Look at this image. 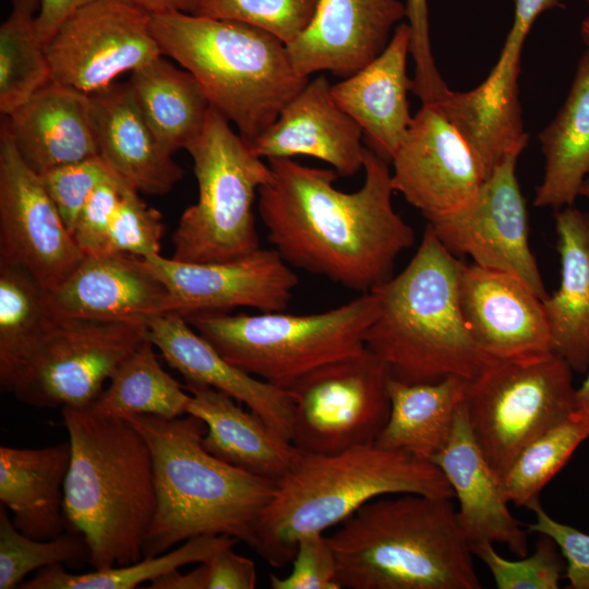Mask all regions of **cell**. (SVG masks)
I'll use <instances>...</instances> for the list:
<instances>
[{"mask_svg":"<svg viewBox=\"0 0 589 589\" xmlns=\"http://www.w3.org/2000/svg\"><path fill=\"white\" fill-rule=\"evenodd\" d=\"M267 161L272 176L259 189V213L269 243L289 266L361 293L393 276L414 232L394 209L388 161L365 147L364 182L351 193L334 185V169L291 158Z\"/></svg>","mask_w":589,"mask_h":589,"instance_id":"obj_1","label":"cell"},{"mask_svg":"<svg viewBox=\"0 0 589 589\" xmlns=\"http://www.w3.org/2000/svg\"><path fill=\"white\" fill-rule=\"evenodd\" d=\"M71 460L63 486L67 530L81 533L93 569L142 560L156 509L154 462L124 418L91 405L63 407Z\"/></svg>","mask_w":589,"mask_h":589,"instance_id":"obj_2","label":"cell"},{"mask_svg":"<svg viewBox=\"0 0 589 589\" xmlns=\"http://www.w3.org/2000/svg\"><path fill=\"white\" fill-rule=\"evenodd\" d=\"M127 419L152 453L156 509L143 556H156L200 536H228L252 549L261 516L277 481L247 472L208 453L202 440L205 423L184 414Z\"/></svg>","mask_w":589,"mask_h":589,"instance_id":"obj_3","label":"cell"},{"mask_svg":"<svg viewBox=\"0 0 589 589\" xmlns=\"http://www.w3.org/2000/svg\"><path fill=\"white\" fill-rule=\"evenodd\" d=\"M453 498L387 494L327 539L339 589H481Z\"/></svg>","mask_w":589,"mask_h":589,"instance_id":"obj_4","label":"cell"},{"mask_svg":"<svg viewBox=\"0 0 589 589\" xmlns=\"http://www.w3.org/2000/svg\"><path fill=\"white\" fill-rule=\"evenodd\" d=\"M453 498L454 491L431 460L374 443L337 454L299 452L277 480L259 521L253 550L269 565L291 563L298 540L338 526L365 503L387 494Z\"/></svg>","mask_w":589,"mask_h":589,"instance_id":"obj_5","label":"cell"},{"mask_svg":"<svg viewBox=\"0 0 589 589\" xmlns=\"http://www.w3.org/2000/svg\"><path fill=\"white\" fill-rule=\"evenodd\" d=\"M460 262L425 225L407 266L373 289L380 311L365 347L409 384L474 378L488 358L473 341L459 301Z\"/></svg>","mask_w":589,"mask_h":589,"instance_id":"obj_6","label":"cell"},{"mask_svg":"<svg viewBox=\"0 0 589 589\" xmlns=\"http://www.w3.org/2000/svg\"><path fill=\"white\" fill-rule=\"evenodd\" d=\"M151 25L161 53L194 75L248 144L309 82L286 44L253 25L185 12L154 14Z\"/></svg>","mask_w":589,"mask_h":589,"instance_id":"obj_7","label":"cell"},{"mask_svg":"<svg viewBox=\"0 0 589 589\" xmlns=\"http://www.w3.org/2000/svg\"><path fill=\"white\" fill-rule=\"evenodd\" d=\"M378 311L372 290L320 313L203 312L184 318L231 364L288 388L308 372L365 349L366 330Z\"/></svg>","mask_w":589,"mask_h":589,"instance_id":"obj_8","label":"cell"},{"mask_svg":"<svg viewBox=\"0 0 589 589\" xmlns=\"http://www.w3.org/2000/svg\"><path fill=\"white\" fill-rule=\"evenodd\" d=\"M199 187L195 204L181 215L172 235L180 262H226L260 249L253 204L272 176L268 164L211 106L200 136L187 148Z\"/></svg>","mask_w":589,"mask_h":589,"instance_id":"obj_9","label":"cell"},{"mask_svg":"<svg viewBox=\"0 0 589 589\" xmlns=\"http://www.w3.org/2000/svg\"><path fill=\"white\" fill-rule=\"evenodd\" d=\"M573 373L554 353L530 361L488 358L480 373L467 381L468 422L501 481L530 443L574 413Z\"/></svg>","mask_w":589,"mask_h":589,"instance_id":"obj_10","label":"cell"},{"mask_svg":"<svg viewBox=\"0 0 589 589\" xmlns=\"http://www.w3.org/2000/svg\"><path fill=\"white\" fill-rule=\"evenodd\" d=\"M146 320L55 318L1 387L37 408L83 407L147 340Z\"/></svg>","mask_w":589,"mask_h":589,"instance_id":"obj_11","label":"cell"},{"mask_svg":"<svg viewBox=\"0 0 589 589\" xmlns=\"http://www.w3.org/2000/svg\"><path fill=\"white\" fill-rule=\"evenodd\" d=\"M389 377L366 347L301 376L286 388L293 407L291 444L303 454L330 455L374 443L389 416Z\"/></svg>","mask_w":589,"mask_h":589,"instance_id":"obj_12","label":"cell"},{"mask_svg":"<svg viewBox=\"0 0 589 589\" xmlns=\"http://www.w3.org/2000/svg\"><path fill=\"white\" fill-rule=\"evenodd\" d=\"M38 173L23 160L7 119L0 127V264L22 268L46 291L84 260Z\"/></svg>","mask_w":589,"mask_h":589,"instance_id":"obj_13","label":"cell"},{"mask_svg":"<svg viewBox=\"0 0 589 589\" xmlns=\"http://www.w3.org/2000/svg\"><path fill=\"white\" fill-rule=\"evenodd\" d=\"M152 14L121 0H95L71 14L45 45L51 79L91 94L161 56Z\"/></svg>","mask_w":589,"mask_h":589,"instance_id":"obj_14","label":"cell"},{"mask_svg":"<svg viewBox=\"0 0 589 589\" xmlns=\"http://www.w3.org/2000/svg\"><path fill=\"white\" fill-rule=\"evenodd\" d=\"M517 158L510 156L498 165L467 204L426 220V225L455 256L468 255L481 267L515 275L544 301L549 293L529 245Z\"/></svg>","mask_w":589,"mask_h":589,"instance_id":"obj_15","label":"cell"},{"mask_svg":"<svg viewBox=\"0 0 589 589\" xmlns=\"http://www.w3.org/2000/svg\"><path fill=\"white\" fill-rule=\"evenodd\" d=\"M144 261L168 291L161 314L183 317L241 306L285 311L299 283L291 266L274 249L260 248L226 262H180L160 254Z\"/></svg>","mask_w":589,"mask_h":589,"instance_id":"obj_16","label":"cell"},{"mask_svg":"<svg viewBox=\"0 0 589 589\" xmlns=\"http://www.w3.org/2000/svg\"><path fill=\"white\" fill-rule=\"evenodd\" d=\"M390 164L394 191L426 220L467 204L485 180L473 152L437 104H422Z\"/></svg>","mask_w":589,"mask_h":589,"instance_id":"obj_17","label":"cell"},{"mask_svg":"<svg viewBox=\"0 0 589 589\" xmlns=\"http://www.w3.org/2000/svg\"><path fill=\"white\" fill-rule=\"evenodd\" d=\"M459 301L469 333L486 358L530 361L553 353L543 301L517 276L462 264Z\"/></svg>","mask_w":589,"mask_h":589,"instance_id":"obj_18","label":"cell"},{"mask_svg":"<svg viewBox=\"0 0 589 589\" xmlns=\"http://www.w3.org/2000/svg\"><path fill=\"white\" fill-rule=\"evenodd\" d=\"M405 17L399 0H318L309 26L287 50L302 76L328 71L346 79L385 49Z\"/></svg>","mask_w":589,"mask_h":589,"instance_id":"obj_19","label":"cell"},{"mask_svg":"<svg viewBox=\"0 0 589 589\" xmlns=\"http://www.w3.org/2000/svg\"><path fill=\"white\" fill-rule=\"evenodd\" d=\"M325 75L306 85L281 109L277 120L249 144L261 158L310 156L329 164L338 176L363 169V134L336 103Z\"/></svg>","mask_w":589,"mask_h":589,"instance_id":"obj_20","label":"cell"},{"mask_svg":"<svg viewBox=\"0 0 589 589\" xmlns=\"http://www.w3.org/2000/svg\"><path fill=\"white\" fill-rule=\"evenodd\" d=\"M146 323L148 339L185 384L206 385L229 395L290 441L293 407L286 388L231 364L179 314L153 315Z\"/></svg>","mask_w":589,"mask_h":589,"instance_id":"obj_21","label":"cell"},{"mask_svg":"<svg viewBox=\"0 0 589 589\" xmlns=\"http://www.w3.org/2000/svg\"><path fill=\"white\" fill-rule=\"evenodd\" d=\"M458 501V525L469 545L500 543L518 557L528 555V530L508 508L502 481L483 456L468 422L465 402L459 407L452 432L431 459Z\"/></svg>","mask_w":589,"mask_h":589,"instance_id":"obj_22","label":"cell"},{"mask_svg":"<svg viewBox=\"0 0 589 589\" xmlns=\"http://www.w3.org/2000/svg\"><path fill=\"white\" fill-rule=\"evenodd\" d=\"M53 314L99 320H146L161 314L168 291L143 257L85 255L56 289L46 291Z\"/></svg>","mask_w":589,"mask_h":589,"instance_id":"obj_23","label":"cell"},{"mask_svg":"<svg viewBox=\"0 0 589 589\" xmlns=\"http://www.w3.org/2000/svg\"><path fill=\"white\" fill-rule=\"evenodd\" d=\"M98 156L137 192L163 195L183 178V169L157 141L135 101L129 82L88 94Z\"/></svg>","mask_w":589,"mask_h":589,"instance_id":"obj_24","label":"cell"},{"mask_svg":"<svg viewBox=\"0 0 589 589\" xmlns=\"http://www.w3.org/2000/svg\"><path fill=\"white\" fill-rule=\"evenodd\" d=\"M411 32L399 23L385 49L354 74L332 85L339 107L359 125L366 147L390 164L411 124L407 74Z\"/></svg>","mask_w":589,"mask_h":589,"instance_id":"obj_25","label":"cell"},{"mask_svg":"<svg viewBox=\"0 0 589 589\" xmlns=\"http://www.w3.org/2000/svg\"><path fill=\"white\" fill-rule=\"evenodd\" d=\"M7 119L19 154L39 176L98 156L88 94L49 82Z\"/></svg>","mask_w":589,"mask_h":589,"instance_id":"obj_26","label":"cell"},{"mask_svg":"<svg viewBox=\"0 0 589 589\" xmlns=\"http://www.w3.org/2000/svg\"><path fill=\"white\" fill-rule=\"evenodd\" d=\"M191 394L187 414L206 426L202 444L216 458L247 472L277 481L299 450L261 418L229 395L206 385L185 384Z\"/></svg>","mask_w":589,"mask_h":589,"instance_id":"obj_27","label":"cell"},{"mask_svg":"<svg viewBox=\"0 0 589 589\" xmlns=\"http://www.w3.org/2000/svg\"><path fill=\"white\" fill-rule=\"evenodd\" d=\"M70 442L40 447H0V502L24 534L47 540L67 530L63 486Z\"/></svg>","mask_w":589,"mask_h":589,"instance_id":"obj_28","label":"cell"},{"mask_svg":"<svg viewBox=\"0 0 589 589\" xmlns=\"http://www.w3.org/2000/svg\"><path fill=\"white\" fill-rule=\"evenodd\" d=\"M561 262L558 288L543 301L554 354L578 374L589 366V212H554Z\"/></svg>","mask_w":589,"mask_h":589,"instance_id":"obj_29","label":"cell"},{"mask_svg":"<svg viewBox=\"0 0 589 589\" xmlns=\"http://www.w3.org/2000/svg\"><path fill=\"white\" fill-rule=\"evenodd\" d=\"M518 77L490 72L467 92L448 89L437 104L482 167L485 178L528 143L519 103Z\"/></svg>","mask_w":589,"mask_h":589,"instance_id":"obj_30","label":"cell"},{"mask_svg":"<svg viewBox=\"0 0 589 589\" xmlns=\"http://www.w3.org/2000/svg\"><path fill=\"white\" fill-rule=\"evenodd\" d=\"M539 141L545 165L533 205L554 211L575 205L589 177V47L578 60L565 101Z\"/></svg>","mask_w":589,"mask_h":589,"instance_id":"obj_31","label":"cell"},{"mask_svg":"<svg viewBox=\"0 0 589 589\" xmlns=\"http://www.w3.org/2000/svg\"><path fill=\"white\" fill-rule=\"evenodd\" d=\"M467 381L448 376L433 383L388 380L390 410L374 444L431 460L445 445L465 400Z\"/></svg>","mask_w":589,"mask_h":589,"instance_id":"obj_32","label":"cell"},{"mask_svg":"<svg viewBox=\"0 0 589 589\" xmlns=\"http://www.w3.org/2000/svg\"><path fill=\"white\" fill-rule=\"evenodd\" d=\"M129 83L146 123L170 155L201 134L211 104L199 81L164 55L131 72Z\"/></svg>","mask_w":589,"mask_h":589,"instance_id":"obj_33","label":"cell"},{"mask_svg":"<svg viewBox=\"0 0 589 589\" xmlns=\"http://www.w3.org/2000/svg\"><path fill=\"white\" fill-rule=\"evenodd\" d=\"M108 382V387L88 404L98 412L165 419L188 412L191 394L163 369L149 339L117 368Z\"/></svg>","mask_w":589,"mask_h":589,"instance_id":"obj_34","label":"cell"},{"mask_svg":"<svg viewBox=\"0 0 589 589\" xmlns=\"http://www.w3.org/2000/svg\"><path fill=\"white\" fill-rule=\"evenodd\" d=\"M238 543L237 539L228 536H200L187 540L175 550L143 557L129 565L93 569L83 574H73L65 570L63 565H56L37 570L20 588L134 589L182 566L204 562L219 550Z\"/></svg>","mask_w":589,"mask_h":589,"instance_id":"obj_35","label":"cell"},{"mask_svg":"<svg viewBox=\"0 0 589 589\" xmlns=\"http://www.w3.org/2000/svg\"><path fill=\"white\" fill-rule=\"evenodd\" d=\"M41 0H11L0 26V112L9 117L52 81L45 44L37 33Z\"/></svg>","mask_w":589,"mask_h":589,"instance_id":"obj_36","label":"cell"},{"mask_svg":"<svg viewBox=\"0 0 589 589\" xmlns=\"http://www.w3.org/2000/svg\"><path fill=\"white\" fill-rule=\"evenodd\" d=\"M55 318L44 290L22 268L0 264V387Z\"/></svg>","mask_w":589,"mask_h":589,"instance_id":"obj_37","label":"cell"},{"mask_svg":"<svg viewBox=\"0 0 589 589\" xmlns=\"http://www.w3.org/2000/svg\"><path fill=\"white\" fill-rule=\"evenodd\" d=\"M587 438L589 421L575 411L536 438L518 455L502 480L507 501L517 507H528L538 500L544 486Z\"/></svg>","mask_w":589,"mask_h":589,"instance_id":"obj_38","label":"cell"},{"mask_svg":"<svg viewBox=\"0 0 589 589\" xmlns=\"http://www.w3.org/2000/svg\"><path fill=\"white\" fill-rule=\"evenodd\" d=\"M84 563H89V548L81 533L65 530L47 540L31 538L14 526L8 508L0 506V589L20 588L35 570Z\"/></svg>","mask_w":589,"mask_h":589,"instance_id":"obj_39","label":"cell"},{"mask_svg":"<svg viewBox=\"0 0 589 589\" xmlns=\"http://www.w3.org/2000/svg\"><path fill=\"white\" fill-rule=\"evenodd\" d=\"M538 534L533 553L519 560L503 557L491 542L472 543L470 549L489 568L498 589H557L565 576L564 556L552 538Z\"/></svg>","mask_w":589,"mask_h":589,"instance_id":"obj_40","label":"cell"},{"mask_svg":"<svg viewBox=\"0 0 589 589\" xmlns=\"http://www.w3.org/2000/svg\"><path fill=\"white\" fill-rule=\"evenodd\" d=\"M318 0H201L196 14L243 22L286 45L309 26Z\"/></svg>","mask_w":589,"mask_h":589,"instance_id":"obj_41","label":"cell"},{"mask_svg":"<svg viewBox=\"0 0 589 589\" xmlns=\"http://www.w3.org/2000/svg\"><path fill=\"white\" fill-rule=\"evenodd\" d=\"M139 193L129 184H123L105 253H125L143 259L160 254L166 229L163 216L148 206Z\"/></svg>","mask_w":589,"mask_h":589,"instance_id":"obj_42","label":"cell"},{"mask_svg":"<svg viewBox=\"0 0 589 589\" xmlns=\"http://www.w3.org/2000/svg\"><path fill=\"white\" fill-rule=\"evenodd\" d=\"M235 546L214 553L189 573L171 570L152 580L149 589H253L256 587L255 563L238 554Z\"/></svg>","mask_w":589,"mask_h":589,"instance_id":"obj_43","label":"cell"},{"mask_svg":"<svg viewBox=\"0 0 589 589\" xmlns=\"http://www.w3.org/2000/svg\"><path fill=\"white\" fill-rule=\"evenodd\" d=\"M111 172L99 156H94L40 175L45 189L70 233L94 189Z\"/></svg>","mask_w":589,"mask_h":589,"instance_id":"obj_44","label":"cell"},{"mask_svg":"<svg viewBox=\"0 0 589 589\" xmlns=\"http://www.w3.org/2000/svg\"><path fill=\"white\" fill-rule=\"evenodd\" d=\"M291 563L292 569L285 577L269 574L272 589H339L335 555L323 532L302 536Z\"/></svg>","mask_w":589,"mask_h":589,"instance_id":"obj_45","label":"cell"},{"mask_svg":"<svg viewBox=\"0 0 589 589\" xmlns=\"http://www.w3.org/2000/svg\"><path fill=\"white\" fill-rule=\"evenodd\" d=\"M124 183L111 172L98 183L84 204L71 235L85 255L106 252L110 226Z\"/></svg>","mask_w":589,"mask_h":589,"instance_id":"obj_46","label":"cell"},{"mask_svg":"<svg viewBox=\"0 0 589 589\" xmlns=\"http://www.w3.org/2000/svg\"><path fill=\"white\" fill-rule=\"evenodd\" d=\"M406 17L411 32L410 55L414 62L411 92L421 104H437L449 89L432 53L426 0H406Z\"/></svg>","mask_w":589,"mask_h":589,"instance_id":"obj_47","label":"cell"},{"mask_svg":"<svg viewBox=\"0 0 589 589\" xmlns=\"http://www.w3.org/2000/svg\"><path fill=\"white\" fill-rule=\"evenodd\" d=\"M536 516L532 524L526 525L528 532L544 533L558 546L566 563L565 576L568 589H589V533L549 515L540 498L528 507Z\"/></svg>","mask_w":589,"mask_h":589,"instance_id":"obj_48","label":"cell"},{"mask_svg":"<svg viewBox=\"0 0 589 589\" xmlns=\"http://www.w3.org/2000/svg\"><path fill=\"white\" fill-rule=\"evenodd\" d=\"M514 20L494 71L519 74L524 43L540 14L554 8H565L561 0H513Z\"/></svg>","mask_w":589,"mask_h":589,"instance_id":"obj_49","label":"cell"},{"mask_svg":"<svg viewBox=\"0 0 589 589\" xmlns=\"http://www.w3.org/2000/svg\"><path fill=\"white\" fill-rule=\"evenodd\" d=\"M95 0H41L37 16V33L46 45L61 24L76 10Z\"/></svg>","mask_w":589,"mask_h":589,"instance_id":"obj_50","label":"cell"},{"mask_svg":"<svg viewBox=\"0 0 589 589\" xmlns=\"http://www.w3.org/2000/svg\"><path fill=\"white\" fill-rule=\"evenodd\" d=\"M147 13L185 12L196 14L201 0H121Z\"/></svg>","mask_w":589,"mask_h":589,"instance_id":"obj_51","label":"cell"},{"mask_svg":"<svg viewBox=\"0 0 589 589\" xmlns=\"http://www.w3.org/2000/svg\"><path fill=\"white\" fill-rule=\"evenodd\" d=\"M586 377L581 385L576 388V409L575 412L589 421V366L586 371Z\"/></svg>","mask_w":589,"mask_h":589,"instance_id":"obj_52","label":"cell"},{"mask_svg":"<svg viewBox=\"0 0 589 589\" xmlns=\"http://www.w3.org/2000/svg\"><path fill=\"white\" fill-rule=\"evenodd\" d=\"M580 34L582 40L589 47V16L581 22Z\"/></svg>","mask_w":589,"mask_h":589,"instance_id":"obj_53","label":"cell"},{"mask_svg":"<svg viewBox=\"0 0 589 589\" xmlns=\"http://www.w3.org/2000/svg\"><path fill=\"white\" fill-rule=\"evenodd\" d=\"M580 196L589 200V177L586 179L580 189Z\"/></svg>","mask_w":589,"mask_h":589,"instance_id":"obj_54","label":"cell"},{"mask_svg":"<svg viewBox=\"0 0 589 589\" xmlns=\"http://www.w3.org/2000/svg\"><path fill=\"white\" fill-rule=\"evenodd\" d=\"M585 1L587 2L588 7H589V0H585Z\"/></svg>","mask_w":589,"mask_h":589,"instance_id":"obj_55","label":"cell"}]
</instances>
